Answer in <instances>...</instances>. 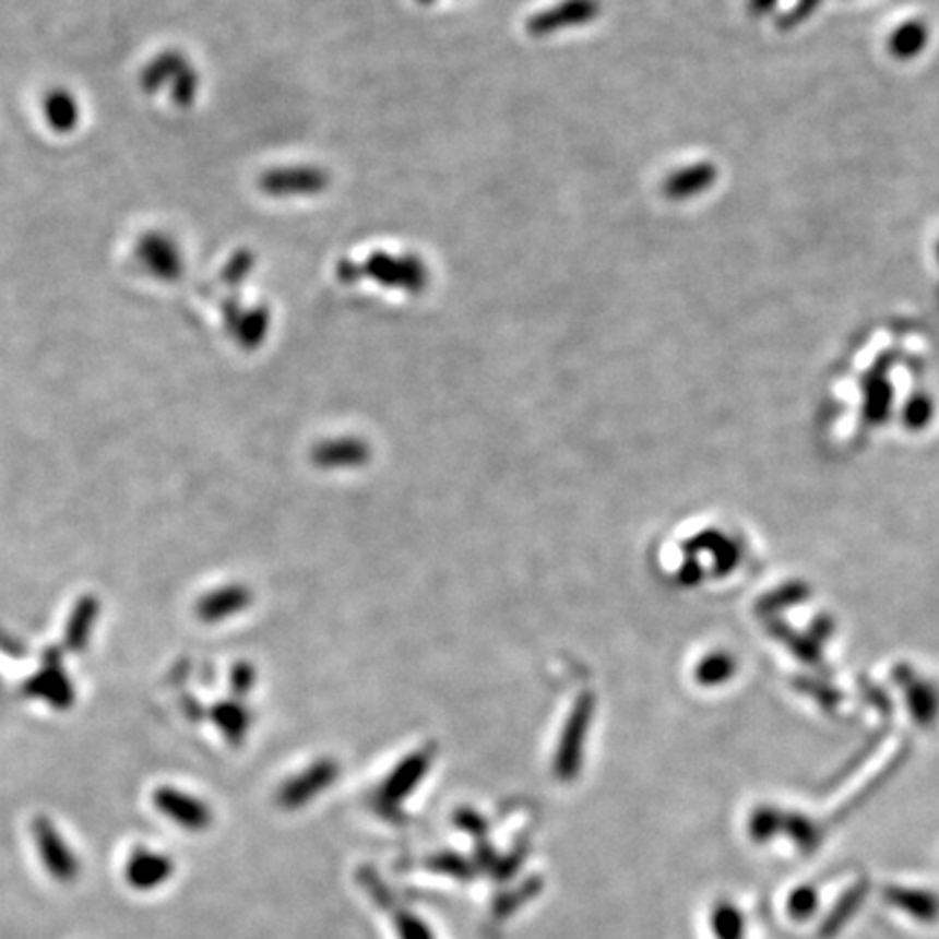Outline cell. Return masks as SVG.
<instances>
[{
    "label": "cell",
    "instance_id": "1",
    "mask_svg": "<svg viewBox=\"0 0 939 939\" xmlns=\"http://www.w3.org/2000/svg\"><path fill=\"white\" fill-rule=\"evenodd\" d=\"M337 274L342 281H348V283H353L357 276H370L388 287H399L405 292H423L429 283L427 265L423 263V259L412 254L399 257V254L377 252L361 265L344 261Z\"/></svg>",
    "mask_w": 939,
    "mask_h": 939
},
{
    "label": "cell",
    "instance_id": "2",
    "mask_svg": "<svg viewBox=\"0 0 939 939\" xmlns=\"http://www.w3.org/2000/svg\"><path fill=\"white\" fill-rule=\"evenodd\" d=\"M601 13L598 0H563L546 11L535 13L526 22V31L533 37H548L552 33H559L563 28L583 26L592 20H596Z\"/></svg>",
    "mask_w": 939,
    "mask_h": 939
},
{
    "label": "cell",
    "instance_id": "3",
    "mask_svg": "<svg viewBox=\"0 0 939 939\" xmlns=\"http://www.w3.org/2000/svg\"><path fill=\"white\" fill-rule=\"evenodd\" d=\"M259 186L270 197H313L329 188V175L322 168L292 166L270 170Z\"/></svg>",
    "mask_w": 939,
    "mask_h": 939
},
{
    "label": "cell",
    "instance_id": "4",
    "mask_svg": "<svg viewBox=\"0 0 939 939\" xmlns=\"http://www.w3.org/2000/svg\"><path fill=\"white\" fill-rule=\"evenodd\" d=\"M155 805L162 813H166L173 822L199 831L205 829L212 822V811L205 803H201L199 798L183 794L179 789H170L164 787L155 794Z\"/></svg>",
    "mask_w": 939,
    "mask_h": 939
},
{
    "label": "cell",
    "instance_id": "5",
    "mask_svg": "<svg viewBox=\"0 0 939 939\" xmlns=\"http://www.w3.org/2000/svg\"><path fill=\"white\" fill-rule=\"evenodd\" d=\"M35 835L41 851V859L48 868V872L59 881H72L79 875V861L72 855V851L66 846L61 835L55 827H50L46 820L35 822Z\"/></svg>",
    "mask_w": 939,
    "mask_h": 939
},
{
    "label": "cell",
    "instance_id": "6",
    "mask_svg": "<svg viewBox=\"0 0 939 939\" xmlns=\"http://www.w3.org/2000/svg\"><path fill=\"white\" fill-rule=\"evenodd\" d=\"M173 875V861L153 851H135L127 864V881L135 890H155Z\"/></svg>",
    "mask_w": 939,
    "mask_h": 939
},
{
    "label": "cell",
    "instance_id": "7",
    "mask_svg": "<svg viewBox=\"0 0 939 939\" xmlns=\"http://www.w3.org/2000/svg\"><path fill=\"white\" fill-rule=\"evenodd\" d=\"M715 181V168L711 164H697L688 166L679 173H673L664 183V194L673 201H688L704 190H709Z\"/></svg>",
    "mask_w": 939,
    "mask_h": 939
},
{
    "label": "cell",
    "instance_id": "8",
    "mask_svg": "<svg viewBox=\"0 0 939 939\" xmlns=\"http://www.w3.org/2000/svg\"><path fill=\"white\" fill-rule=\"evenodd\" d=\"M927 39H929L927 24L914 20L896 28V33L890 39V50L899 59H914L927 46Z\"/></svg>",
    "mask_w": 939,
    "mask_h": 939
},
{
    "label": "cell",
    "instance_id": "9",
    "mask_svg": "<svg viewBox=\"0 0 939 939\" xmlns=\"http://www.w3.org/2000/svg\"><path fill=\"white\" fill-rule=\"evenodd\" d=\"M241 605H246V592L229 587L205 596L199 605V614L205 620H221L225 616H231Z\"/></svg>",
    "mask_w": 939,
    "mask_h": 939
},
{
    "label": "cell",
    "instance_id": "10",
    "mask_svg": "<svg viewBox=\"0 0 939 939\" xmlns=\"http://www.w3.org/2000/svg\"><path fill=\"white\" fill-rule=\"evenodd\" d=\"M46 114L50 124L70 129L76 122V103L68 94H50L46 100Z\"/></svg>",
    "mask_w": 939,
    "mask_h": 939
},
{
    "label": "cell",
    "instance_id": "11",
    "mask_svg": "<svg viewBox=\"0 0 939 939\" xmlns=\"http://www.w3.org/2000/svg\"><path fill=\"white\" fill-rule=\"evenodd\" d=\"M33 692L44 694L50 703H57V699H63L68 703L72 699V688L68 686L66 677L55 670L37 677V681H33Z\"/></svg>",
    "mask_w": 939,
    "mask_h": 939
},
{
    "label": "cell",
    "instance_id": "12",
    "mask_svg": "<svg viewBox=\"0 0 939 939\" xmlns=\"http://www.w3.org/2000/svg\"><path fill=\"white\" fill-rule=\"evenodd\" d=\"M403 931H405V938L407 939H429V934L416 920L403 923Z\"/></svg>",
    "mask_w": 939,
    "mask_h": 939
},
{
    "label": "cell",
    "instance_id": "13",
    "mask_svg": "<svg viewBox=\"0 0 939 939\" xmlns=\"http://www.w3.org/2000/svg\"><path fill=\"white\" fill-rule=\"evenodd\" d=\"M774 4V0H752L754 11H768Z\"/></svg>",
    "mask_w": 939,
    "mask_h": 939
},
{
    "label": "cell",
    "instance_id": "14",
    "mask_svg": "<svg viewBox=\"0 0 939 939\" xmlns=\"http://www.w3.org/2000/svg\"><path fill=\"white\" fill-rule=\"evenodd\" d=\"M418 2H423V4H429V2H438V0H418Z\"/></svg>",
    "mask_w": 939,
    "mask_h": 939
}]
</instances>
